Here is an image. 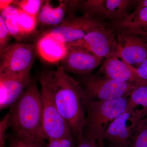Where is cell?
<instances>
[{"label": "cell", "mask_w": 147, "mask_h": 147, "mask_svg": "<svg viewBox=\"0 0 147 147\" xmlns=\"http://www.w3.org/2000/svg\"><path fill=\"white\" fill-rule=\"evenodd\" d=\"M65 44L67 48L73 46L84 47L102 59L119 57L120 46L116 33L108 26L95 29L82 39Z\"/></svg>", "instance_id": "obj_8"}, {"label": "cell", "mask_w": 147, "mask_h": 147, "mask_svg": "<svg viewBox=\"0 0 147 147\" xmlns=\"http://www.w3.org/2000/svg\"><path fill=\"white\" fill-rule=\"evenodd\" d=\"M82 1H60L59 5L53 7L50 1H45L37 17V24L42 26L53 27L61 25L74 17L79 10Z\"/></svg>", "instance_id": "obj_13"}, {"label": "cell", "mask_w": 147, "mask_h": 147, "mask_svg": "<svg viewBox=\"0 0 147 147\" xmlns=\"http://www.w3.org/2000/svg\"><path fill=\"white\" fill-rule=\"evenodd\" d=\"M128 96L106 101L87 99L86 135L97 143L103 142L104 133L109 125L129 108Z\"/></svg>", "instance_id": "obj_4"}, {"label": "cell", "mask_w": 147, "mask_h": 147, "mask_svg": "<svg viewBox=\"0 0 147 147\" xmlns=\"http://www.w3.org/2000/svg\"><path fill=\"white\" fill-rule=\"evenodd\" d=\"M115 32H126L141 36L147 35V7L136 10L121 20L108 23Z\"/></svg>", "instance_id": "obj_16"}, {"label": "cell", "mask_w": 147, "mask_h": 147, "mask_svg": "<svg viewBox=\"0 0 147 147\" xmlns=\"http://www.w3.org/2000/svg\"><path fill=\"white\" fill-rule=\"evenodd\" d=\"M52 88L58 111L78 141L84 135L86 124L87 98L84 89L61 66L54 71Z\"/></svg>", "instance_id": "obj_1"}, {"label": "cell", "mask_w": 147, "mask_h": 147, "mask_svg": "<svg viewBox=\"0 0 147 147\" xmlns=\"http://www.w3.org/2000/svg\"><path fill=\"white\" fill-rule=\"evenodd\" d=\"M144 36L145 38H146L147 39V35H145V36Z\"/></svg>", "instance_id": "obj_32"}, {"label": "cell", "mask_w": 147, "mask_h": 147, "mask_svg": "<svg viewBox=\"0 0 147 147\" xmlns=\"http://www.w3.org/2000/svg\"><path fill=\"white\" fill-rule=\"evenodd\" d=\"M108 23L91 16L83 15L74 16L46 31L59 41L70 43L82 39L92 30L108 26Z\"/></svg>", "instance_id": "obj_9"}, {"label": "cell", "mask_w": 147, "mask_h": 147, "mask_svg": "<svg viewBox=\"0 0 147 147\" xmlns=\"http://www.w3.org/2000/svg\"><path fill=\"white\" fill-rule=\"evenodd\" d=\"M97 144H98V147H115V146H112V147L105 146H104V144H103V142H98Z\"/></svg>", "instance_id": "obj_31"}, {"label": "cell", "mask_w": 147, "mask_h": 147, "mask_svg": "<svg viewBox=\"0 0 147 147\" xmlns=\"http://www.w3.org/2000/svg\"><path fill=\"white\" fill-rule=\"evenodd\" d=\"M8 118L7 113L0 122V147H5L6 132L9 127Z\"/></svg>", "instance_id": "obj_27"}, {"label": "cell", "mask_w": 147, "mask_h": 147, "mask_svg": "<svg viewBox=\"0 0 147 147\" xmlns=\"http://www.w3.org/2000/svg\"><path fill=\"white\" fill-rule=\"evenodd\" d=\"M147 7V0H140L137 1L135 9L139 10Z\"/></svg>", "instance_id": "obj_30"}, {"label": "cell", "mask_w": 147, "mask_h": 147, "mask_svg": "<svg viewBox=\"0 0 147 147\" xmlns=\"http://www.w3.org/2000/svg\"><path fill=\"white\" fill-rule=\"evenodd\" d=\"M119 58L112 57L105 59L99 69L102 77L137 86L146 84L138 78L131 65L120 60Z\"/></svg>", "instance_id": "obj_15"}, {"label": "cell", "mask_w": 147, "mask_h": 147, "mask_svg": "<svg viewBox=\"0 0 147 147\" xmlns=\"http://www.w3.org/2000/svg\"><path fill=\"white\" fill-rule=\"evenodd\" d=\"M14 1L11 0H1L0 1V8L1 11L6 8L12 4Z\"/></svg>", "instance_id": "obj_29"}, {"label": "cell", "mask_w": 147, "mask_h": 147, "mask_svg": "<svg viewBox=\"0 0 147 147\" xmlns=\"http://www.w3.org/2000/svg\"><path fill=\"white\" fill-rule=\"evenodd\" d=\"M78 82L83 87L87 99L99 101L129 96L138 86L91 74L81 76Z\"/></svg>", "instance_id": "obj_5"}, {"label": "cell", "mask_w": 147, "mask_h": 147, "mask_svg": "<svg viewBox=\"0 0 147 147\" xmlns=\"http://www.w3.org/2000/svg\"><path fill=\"white\" fill-rule=\"evenodd\" d=\"M44 2L41 0L14 1L12 5L24 12L37 17Z\"/></svg>", "instance_id": "obj_22"}, {"label": "cell", "mask_w": 147, "mask_h": 147, "mask_svg": "<svg viewBox=\"0 0 147 147\" xmlns=\"http://www.w3.org/2000/svg\"><path fill=\"white\" fill-rule=\"evenodd\" d=\"M75 147H98L97 142L87 135H84L78 141L77 146Z\"/></svg>", "instance_id": "obj_28"}, {"label": "cell", "mask_w": 147, "mask_h": 147, "mask_svg": "<svg viewBox=\"0 0 147 147\" xmlns=\"http://www.w3.org/2000/svg\"><path fill=\"white\" fill-rule=\"evenodd\" d=\"M134 0H87L82 1L79 10L83 15L91 16L110 23L119 21L129 14V11L136 5Z\"/></svg>", "instance_id": "obj_7"}, {"label": "cell", "mask_w": 147, "mask_h": 147, "mask_svg": "<svg viewBox=\"0 0 147 147\" xmlns=\"http://www.w3.org/2000/svg\"><path fill=\"white\" fill-rule=\"evenodd\" d=\"M47 147H75L73 139L59 138L48 140Z\"/></svg>", "instance_id": "obj_25"}, {"label": "cell", "mask_w": 147, "mask_h": 147, "mask_svg": "<svg viewBox=\"0 0 147 147\" xmlns=\"http://www.w3.org/2000/svg\"><path fill=\"white\" fill-rule=\"evenodd\" d=\"M32 82L30 72L0 75V110L11 108Z\"/></svg>", "instance_id": "obj_14"}, {"label": "cell", "mask_w": 147, "mask_h": 147, "mask_svg": "<svg viewBox=\"0 0 147 147\" xmlns=\"http://www.w3.org/2000/svg\"><path fill=\"white\" fill-rule=\"evenodd\" d=\"M18 9L15 6L11 5L1 11V15L4 20L11 36L18 41L26 38L20 31L17 24Z\"/></svg>", "instance_id": "obj_19"}, {"label": "cell", "mask_w": 147, "mask_h": 147, "mask_svg": "<svg viewBox=\"0 0 147 147\" xmlns=\"http://www.w3.org/2000/svg\"><path fill=\"white\" fill-rule=\"evenodd\" d=\"M8 114L9 127L16 137L44 145L41 94L36 81H32Z\"/></svg>", "instance_id": "obj_2"}, {"label": "cell", "mask_w": 147, "mask_h": 147, "mask_svg": "<svg viewBox=\"0 0 147 147\" xmlns=\"http://www.w3.org/2000/svg\"><path fill=\"white\" fill-rule=\"evenodd\" d=\"M120 46L118 57L128 64L137 67L147 58V39L139 35L115 32Z\"/></svg>", "instance_id": "obj_12"}, {"label": "cell", "mask_w": 147, "mask_h": 147, "mask_svg": "<svg viewBox=\"0 0 147 147\" xmlns=\"http://www.w3.org/2000/svg\"><path fill=\"white\" fill-rule=\"evenodd\" d=\"M36 50L44 60L50 63L61 61L65 55L67 47L48 33H44L36 42Z\"/></svg>", "instance_id": "obj_17"}, {"label": "cell", "mask_w": 147, "mask_h": 147, "mask_svg": "<svg viewBox=\"0 0 147 147\" xmlns=\"http://www.w3.org/2000/svg\"><path fill=\"white\" fill-rule=\"evenodd\" d=\"M143 118L138 112L129 108L109 125L103 140L110 142L113 146L128 147L138 123Z\"/></svg>", "instance_id": "obj_10"}, {"label": "cell", "mask_w": 147, "mask_h": 147, "mask_svg": "<svg viewBox=\"0 0 147 147\" xmlns=\"http://www.w3.org/2000/svg\"><path fill=\"white\" fill-rule=\"evenodd\" d=\"M131 68L138 78L147 84V58L139 66L135 67L131 66Z\"/></svg>", "instance_id": "obj_26"}, {"label": "cell", "mask_w": 147, "mask_h": 147, "mask_svg": "<svg viewBox=\"0 0 147 147\" xmlns=\"http://www.w3.org/2000/svg\"><path fill=\"white\" fill-rule=\"evenodd\" d=\"M17 24L21 32L28 36L35 31L37 25V17L18 9Z\"/></svg>", "instance_id": "obj_20"}, {"label": "cell", "mask_w": 147, "mask_h": 147, "mask_svg": "<svg viewBox=\"0 0 147 147\" xmlns=\"http://www.w3.org/2000/svg\"><path fill=\"white\" fill-rule=\"evenodd\" d=\"M103 59L84 47L71 46L67 48L60 66L66 72L86 76L91 74Z\"/></svg>", "instance_id": "obj_11"}, {"label": "cell", "mask_w": 147, "mask_h": 147, "mask_svg": "<svg viewBox=\"0 0 147 147\" xmlns=\"http://www.w3.org/2000/svg\"><path fill=\"white\" fill-rule=\"evenodd\" d=\"M129 107L144 118L147 116V85L137 86L128 96Z\"/></svg>", "instance_id": "obj_18"}, {"label": "cell", "mask_w": 147, "mask_h": 147, "mask_svg": "<svg viewBox=\"0 0 147 147\" xmlns=\"http://www.w3.org/2000/svg\"><path fill=\"white\" fill-rule=\"evenodd\" d=\"M128 147H147V116L138 123Z\"/></svg>", "instance_id": "obj_21"}, {"label": "cell", "mask_w": 147, "mask_h": 147, "mask_svg": "<svg viewBox=\"0 0 147 147\" xmlns=\"http://www.w3.org/2000/svg\"><path fill=\"white\" fill-rule=\"evenodd\" d=\"M11 36L4 20L0 15V54L8 46Z\"/></svg>", "instance_id": "obj_23"}, {"label": "cell", "mask_w": 147, "mask_h": 147, "mask_svg": "<svg viewBox=\"0 0 147 147\" xmlns=\"http://www.w3.org/2000/svg\"><path fill=\"white\" fill-rule=\"evenodd\" d=\"M54 70H45L39 78L42 101V135L44 140L71 138L73 134L68 124L61 115L55 103L53 88Z\"/></svg>", "instance_id": "obj_3"}, {"label": "cell", "mask_w": 147, "mask_h": 147, "mask_svg": "<svg viewBox=\"0 0 147 147\" xmlns=\"http://www.w3.org/2000/svg\"><path fill=\"white\" fill-rule=\"evenodd\" d=\"M9 147H42L43 145L39 142L24 141L16 137L9 139Z\"/></svg>", "instance_id": "obj_24"}, {"label": "cell", "mask_w": 147, "mask_h": 147, "mask_svg": "<svg viewBox=\"0 0 147 147\" xmlns=\"http://www.w3.org/2000/svg\"><path fill=\"white\" fill-rule=\"evenodd\" d=\"M36 45L17 43L8 45L1 54L0 75L30 72L35 58Z\"/></svg>", "instance_id": "obj_6"}]
</instances>
